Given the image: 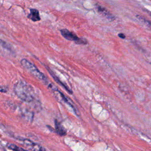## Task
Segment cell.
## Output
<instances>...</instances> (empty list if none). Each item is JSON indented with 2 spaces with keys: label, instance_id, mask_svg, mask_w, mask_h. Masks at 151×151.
<instances>
[{
  "label": "cell",
  "instance_id": "obj_1",
  "mask_svg": "<svg viewBox=\"0 0 151 151\" xmlns=\"http://www.w3.org/2000/svg\"><path fill=\"white\" fill-rule=\"evenodd\" d=\"M14 90L17 96L23 101L31 103L35 100V91L32 87L27 83L20 80L15 83Z\"/></svg>",
  "mask_w": 151,
  "mask_h": 151
},
{
  "label": "cell",
  "instance_id": "obj_2",
  "mask_svg": "<svg viewBox=\"0 0 151 151\" xmlns=\"http://www.w3.org/2000/svg\"><path fill=\"white\" fill-rule=\"evenodd\" d=\"M21 64L32 75H33L35 77L43 82L47 87L51 83L48 80L47 77L37 68V67L34 64L29 61L28 60L25 58L22 59L21 60Z\"/></svg>",
  "mask_w": 151,
  "mask_h": 151
},
{
  "label": "cell",
  "instance_id": "obj_3",
  "mask_svg": "<svg viewBox=\"0 0 151 151\" xmlns=\"http://www.w3.org/2000/svg\"><path fill=\"white\" fill-rule=\"evenodd\" d=\"M61 35L67 40L69 41H74L78 44H86L87 41L84 38H79L76 34L68 31L67 29H62L60 30Z\"/></svg>",
  "mask_w": 151,
  "mask_h": 151
},
{
  "label": "cell",
  "instance_id": "obj_4",
  "mask_svg": "<svg viewBox=\"0 0 151 151\" xmlns=\"http://www.w3.org/2000/svg\"><path fill=\"white\" fill-rule=\"evenodd\" d=\"M96 7L97 11L102 14L104 17H105L108 20H109L110 21H113L114 20V17L107 9L103 7L100 4H96Z\"/></svg>",
  "mask_w": 151,
  "mask_h": 151
},
{
  "label": "cell",
  "instance_id": "obj_5",
  "mask_svg": "<svg viewBox=\"0 0 151 151\" xmlns=\"http://www.w3.org/2000/svg\"><path fill=\"white\" fill-rule=\"evenodd\" d=\"M58 94V97H60L63 101H64L65 103H66L67 104H68L70 107H71V108L73 109V110H74V111L75 112V113L76 114H78V111H77V109H76V106H74V103L71 100V99H69V98H68L67 96H65V95H64L62 93H61L59 90H57V91H56Z\"/></svg>",
  "mask_w": 151,
  "mask_h": 151
},
{
  "label": "cell",
  "instance_id": "obj_6",
  "mask_svg": "<svg viewBox=\"0 0 151 151\" xmlns=\"http://www.w3.org/2000/svg\"><path fill=\"white\" fill-rule=\"evenodd\" d=\"M46 68H47V69L48 70L49 73H50V74H51V76H52V78H54V80L55 81V82H57L59 85H60V86H61L63 87H64L69 93H70V94H72V93H73V91H71V90L65 84L63 83L54 74V73L52 71V70H51L50 68H49L47 67H46Z\"/></svg>",
  "mask_w": 151,
  "mask_h": 151
},
{
  "label": "cell",
  "instance_id": "obj_7",
  "mask_svg": "<svg viewBox=\"0 0 151 151\" xmlns=\"http://www.w3.org/2000/svg\"><path fill=\"white\" fill-rule=\"evenodd\" d=\"M29 11L30 13L27 16L29 19H30L32 21H38L41 19L38 10L34 8H31Z\"/></svg>",
  "mask_w": 151,
  "mask_h": 151
},
{
  "label": "cell",
  "instance_id": "obj_8",
  "mask_svg": "<svg viewBox=\"0 0 151 151\" xmlns=\"http://www.w3.org/2000/svg\"><path fill=\"white\" fill-rule=\"evenodd\" d=\"M24 143L26 145L28 146L32 151H45V150L41 146L37 145L36 143H34L30 140L26 139L24 140Z\"/></svg>",
  "mask_w": 151,
  "mask_h": 151
},
{
  "label": "cell",
  "instance_id": "obj_9",
  "mask_svg": "<svg viewBox=\"0 0 151 151\" xmlns=\"http://www.w3.org/2000/svg\"><path fill=\"white\" fill-rule=\"evenodd\" d=\"M55 132L60 136H65L67 134V132L65 129L61 124L60 122L57 121V120H55Z\"/></svg>",
  "mask_w": 151,
  "mask_h": 151
},
{
  "label": "cell",
  "instance_id": "obj_10",
  "mask_svg": "<svg viewBox=\"0 0 151 151\" xmlns=\"http://www.w3.org/2000/svg\"><path fill=\"white\" fill-rule=\"evenodd\" d=\"M6 146L9 149H10L14 151H27L20 147H18V146L15 145L14 144H12V143H8L6 145Z\"/></svg>",
  "mask_w": 151,
  "mask_h": 151
},
{
  "label": "cell",
  "instance_id": "obj_11",
  "mask_svg": "<svg viewBox=\"0 0 151 151\" xmlns=\"http://www.w3.org/2000/svg\"><path fill=\"white\" fill-rule=\"evenodd\" d=\"M136 17H137L139 20H140V21H143L144 23H145L148 27H149L150 28H151V22H150V21L147 20L146 19L144 18L143 17H141L140 15H136Z\"/></svg>",
  "mask_w": 151,
  "mask_h": 151
},
{
  "label": "cell",
  "instance_id": "obj_12",
  "mask_svg": "<svg viewBox=\"0 0 151 151\" xmlns=\"http://www.w3.org/2000/svg\"><path fill=\"white\" fill-rule=\"evenodd\" d=\"M7 88H5L4 87H2V86H0V91L2 92V93H6L7 91Z\"/></svg>",
  "mask_w": 151,
  "mask_h": 151
},
{
  "label": "cell",
  "instance_id": "obj_13",
  "mask_svg": "<svg viewBox=\"0 0 151 151\" xmlns=\"http://www.w3.org/2000/svg\"><path fill=\"white\" fill-rule=\"evenodd\" d=\"M118 36L120 38H122V39H124L126 38V35L123 34V33H120L118 34Z\"/></svg>",
  "mask_w": 151,
  "mask_h": 151
},
{
  "label": "cell",
  "instance_id": "obj_14",
  "mask_svg": "<svg viewBox=\"0 0 151 151\" xmlns=\"http://www.w3.org/2000/svg\"><path fill=\"white\" fill-rule=\"evenodd\" d=\"M150 64H151V62H150Z\"/></svg>",
  "mask_w": 151,
  "mask_h": 151
}]
</instances>
